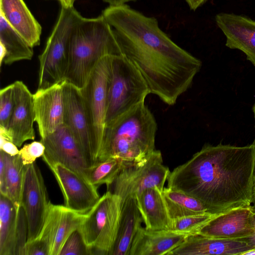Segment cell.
Returning a JSON list of instances; mask_svg holds the SVG:
<instances>
[{"label": "cell", "mask_w": 255, "mask_h": 255, "mask_svg": "<svg viewBox=\"0 0 255 255\" xmlns=\"http://www.w3.org/2000/svg\"><path fill=\"white\" fill-rule=\"evenodd\" d=\"M102 15L113 29L121 55L140 72L151 94L174 105L192 85L201 61L174 42L154 17L126 4L109 6Z\"/></svg>", "instance_id": "cell-1"}, {"label": "cell", "mask_w": 255, "mask_h": 255, "mask_svg": "<svg viewBox=\"0 0 255 255\" xmlns=\"http://www.w3.org/2000/svg\"><path fill=\"white\" fill-rule=\"evenodd\" d=\"M255 175V145L205 144L186 162L170 172L167 187L202 202L219 214L250 207Z\"/></svg>", "instance_id": "cell-2"}, {"label": "cell", "mask_w": 255, "mask_h": 255, "mask_svg": "<svg viewBox=\"0 0 255 255\" xmlns=\"http://www.w3.org/2000/svg\"><path fill=\"white\" fill-rule=\"evenodd\" d=\"M157 125L145 102L105 126L97 161L111 157L138 162L155 149Z\"/></svg>", "instance_id": "cell-3"}, {"label": "cell", "mask_w": 255, "mask_h": 255, "mask_svg": "<svg viewBox=\"0 0 255 255\" xmlns=\"http://www.w3.org/2000/svg\"><path fill=\"white\" fill-rule=\"evenodd\" d=\"M107 55H121L113 29L102 15L82 17L70 36L64 81L82 89L97 63Z\"/></svg>", "instance_id": "cell-4"}, {"label": "cell", "mask_w": 255, "mask_h": 255, "mask_svg": "<svg viewBox=\"0 0 255 255\" xmlns=\"http://www.w3.org/2000/svg\"><path fill=\"white\" fill-rule=\"evenodd\" d=\"M150 94L148 86L137 69L124 56L112 55L106 125L145 102Z\"/></svg>", "instance_id": "cell-5"}, {"label": "cell", "mask_w": 255, "mask_h": 255, "mask_svg": "<svg viewBox=\"0 0 255 255\" xmlns=\"http://www.w3.org/2000/svg\"><path fill=\"white\" fill-rule=\"evenodd\" d=\"M82 17L74 8L62 7L58 20L39 56L38 89H45L64 81L69 60L70 38Z\"/></svg>", "instance_id": "cell-6"}, {"label": "cell", "mask_w": 255, "mask_h": 255, "mask_svg": "<svg viewBox=\"0 0 255 255\" xmlns=\"http://www.w3.org/2000/svg\"><path fill=\"white\" fill-rule=\"evenodd\" d=\"M121 207V198L107 191L86 213L79 230L91 255H109L117 234Z\"/></svg>", "instance_id": "cell-7"}, {"label": "cell", "mask_w": 255, "mask_h": 255, "mask_svg": "<svg viewBox=\"0 0 255 255\" xmlns=\"http://www.w3.org/2000/svg\"><path fill=\"white\" fill-rule=\"evenodd\" d=\"M170 173L163 164L160 151L155 149L140 161H126L114 181L107 187V191L119 196L122 201L150 188L162 191Z\"/></svg>", "instance_id": "cell-8"}, {"label": "cell", "mask_w": 255, "mask_h": 255, "mask_svg": "<svg viewBox=\"0 0 255 255\" xmlns=\"http://www.w3.org/2000/svg\"><path fill=\"white\" fill-rule=\"evenodd\" d=\"M112 55H106L99 61L85 85L80 89L96 162L106 125L107 92Z\"/></svg>", "instance_id": "cell-9"}, {"label": "cell", "mask_w": 255, "mask_h": 255, "mask_svg": "<svg viewBox=\"0 0 255 255\" xmlns=\"http://www.w3.org/2000/svg\"><path fill=\"white\" fill-rule=\"evenodd\" d=\"M50 202L43 177L37 164L25 165L21 206L27 225V242L36 239L42 229Z\"/></svg>", "instance_id": "cell-10"}, {"label": "cell", "mask_w": 255, "mask_h": 255, "mask_svg": "<svg viewBox=\"0 0 255 255\" xmlns=\"http://www.w3.org/2000/svg\"><path fill=\"white\" fill-rule=\"evenodd\" d=\"M41 141L45 146L42 157L49 167L60 163L88 180L90 167L82 150L66 125L64 124L53 133L41 138Z\"/></svg>", "instance_id": "cell-11"}, {"label": "cell", "mask_w": 255, "mask_h": 255, "mask_svg": "<svg viewBox=\"0 0 255 255\" xmlns=\"http://www.w3.org/2000/svg\"><path fill=\"white\" fill-rule=\"evenodd\" d=\"M85 217L86 213L50 202L42 229L36 239L48 248L49 255H59L68 238L79 228Z\"/></svg>", "instance_id": "cell-12"}, {"label": "cell", "mask_w": 255, "mask_h": 255, "mask_svg": "<svg viewBox=\"0 0 255 255\" xmlns=\"http://www.w3.org/2000/svg\"><path fill=\"white\" fill-rule=\"evenodd\" d=\"M61 83L64 102V124L69 128L90 167L96 161L81 89L66 81Z\"/></svg>", "instance_id": "cell-13"}, {"label": "cell", "mask_w": 255, "mask_h": 255, "mask_svg": "<svg viewBox=\"0 0 255 255\" xmlns=\"http://www.w3.org/2000/svg\"><path fill=\"white\" fill-rule=\"evenodd\" d=\"M15 105L6 128H0V136L20 147L27 140H34L35 122L33 96L20 81L13 83Z\"/></svg>", "instance_id": "cell-14"}, {"label": "cell", "mask_w": 255, "mask_h": 255, "mask_svg": "<svg viewBox=\"0 0 255 255\" xmlns=\"http://www.w3.org/2000/svg\"><path fill=\"white\" fill-rule=\"evenodd\" d=\"M49 168L61 190L66 207L85 214L99 200L98 188L75 172L60 163Z\"/></svg>", "instance_id": "cell-15"}, {"label": "cell", "mask_w": 255, "mask_h": 255, "mask_svg": "<svg viewBox=\"0 0 255 255\" xmlns=\"http://www.w3.org/2000/svg\"><path fill=\"white\" fill-rule=\"evenodd\" d=\"M252 206L239 207L215 215L196 234L208 237L238 240L252 235L255 230Z\"/></svg>", "instance_id": "cell-16"}, {"label": "cell", "mask_w": 255, "mask_h": 255, "mask_svg": "<svg viewBox=\"0 0 255 255\" xmlns=\"http://www.w3.org/2000/svg\"><path fill=\"white\" fill-rule=\"evenodd\" d=\"M35 122L41 138L64 123V102L62 83L38 89L33 94Z\"/></svg>", "instance_id": "cell-17"}, {"label": "cell", "mask_w": 255, "mask_h": 255, "mask_svg": "<svg viewBox=\"0 0 255 255\" xmlns=\"http://www.w3.org/2000/svg\"><path fill=\"white\" fill-rule=\"evenodd\" d=\"M215 22L226 37V46L243 52L255 67V20L244 15L221 12Z\"/></svg>", "instance_id": "cell-18"}, {"label": "cell", "mask_w": 255, "mask_h": 255, "mask_svg": "<svg viewBox=\"0 0 255 255\" xmlns=\"http://www.w3.org/2000/svg\"><path fill=\"white\" fill-rule=\"evenodd\" d=\"M251 249L245 242L237 240L219 239L194 234L187 236L167 255H242Z\"/></svg>", "instance_id": "cell-19"}, {"label": "cell", "mask_w": 255, "mask_h": 255, "mask_svg": "<svg viewBox=\"0 0 255 255\" xmlns=\"http://www.w3.org/2000/svg\"><path fill=\"white\" fill-rule=\"evenodd\" d=\"M187 236L169 230H151L141 227L134 237L129 255H167Z\"/></svg>", "instance_id": "cell-20"}, {"label": "cell", "mask_w": 255, "mask_h": 255, "mask_svg": "<svg viewBox=\"0 0 255 255\" xmlns=\"http://www.w3.org/2000/svg\"><path fill=\"white\" fill-rule=\"evenodd\" d=\"M0 13L31 47L40 44L41 26L23 0H0Z\"/></svg>", "instance_id": "cell-21"}, {"label": "cell", "mask_w": 255, "mask_h": 255, "mask_svg": "<svg viewBox=\"0 0 255 255\" xmlns=\"http://www.w3.org/2000/svg\"><path fill=\"white\" fill-rule=\"evenodd\" d=\"M142 222L136 197L130 196L122 200L117 234L109 255H129L133 240Z\"/></svg>", "instance_id": "cell-22"}, {"label": "cell", "mask_w": 255, "mask_h": 255, "mask_svg": "<svg viewBox=\"0 0 255 255\" xmlns=\"http://www.w3.org/2000/svg\"><path fill=\"white\" fill-rule=\"evenodd\" d=\"M135 197L146 229L151 230L169 229L171 219L162 191L157 188H150L143 190Z\"/></svg>", "instance_id": "cell-23"}, {"label": "cell", "mask_w": 255, "mask_h": 255, "mask_svg": "<svg viewBox=\"0 0 255 255\" xmlns=\"http://www.w3.org/2000/svg\"><path fill=\"white\" fill-rule=\"evenodd\" d=\"M19 209L0 194V255H16Z\"/></svg>", "instance_id": "cell-24"}, {"label": "cell", "mask_w": 255, "mask_h": 255, "mask_svg": "<svg viewBox=\"0 0 255 255\" xmlns=\"http://www.w3.org/2000/svg\"><path fill=\"white\" fill-rule=\"evenodd\" d=\"M0 43L6 51L3 63L10 65L23 60H31L33 51L24 38L14 29L0 13Z\"/></svg>", "instance_id": "cell-25"}, {"label": "cell", "mask_w": 255, "mask_h": 255, "mask_svg": "<svg viewBox=\"0 0 255 255\" xmlns=\"http://www.w3.org/2000/svg\"><path fill=\"white\" fill-rule=\"evenodd\" d=\"M162 194L171 220L192 215L209 213L199 200L179 190L164 188Z\"/></svg>", "instance_id": "cell-26"}, {"label": "cell", "mask_w": 255, "mask_h": 255, "mask_svg": "<svg viewBox=\"0 0 255 255\" xmlns=\"http://www.w3.org/2000/svg\"><path fill=\"white\" fill-rule=\"evenodd\" d=\"M0 150L5 160L6 197L19 209L21 207L25 165L18 154L11 156L1 149Z\"/></svg>", "instance_id": "cell-27"}, {"label": "cell", "mask_w": 255, "mask_h": 255, "mask_svg": "<svg viewBox=\"0 0 255 255\" xmlns=\"http://www.w3.org/2000/svg\"><path fill=\"white\" fill-rule=\"evenodd\" d=\"M125 162L117 157L98 161L89 168L88 180L97 188L102 184H106L107 187L114 181Z\"/></svg>", "instance_id": "cell-28"}, {"label": "cell", "mask_w": 255, "mask_h": 255, "mask_svg": "<svg viewBox=\"0 0 255 255\" xmlns=\"http://www.w3.org/2000/svg\"><path fill=\"white\" fill-rule=\"evenodd\" d=\"M216 215L205 213L177 218L171 220L169 230L186 236L194 234Z\"/></svg>", "instance_id": "cell-29"}, {"label": "cell", "mask_w": 255, "mask_h": 255, "mask_svg": "<svg viewBox=\"0 0 255 255\" xmlns=\"http://www.w3.org/2000/svg\"><path fill=\"white\" fill-rule=\"evenodd\" d=\"M15 105L13 83L0 91V127L6 128L12 116Z\"/></svg>", "instance_id": "cell-30"}, {"label": "cell", "mask_w": 255, "mask_h": 255, "mask_svg": "<svg viewBox=\"0 0 255 255\" xmlns=\"http://www.w3.org/2000/svg\"><path fill=\"white\" fill-rule=\"evenodd\" d=\"M90 255V249L86 244L79 229L74 231L65 242L59 255Z\"/></svg>", "instance_id": "cell-31"}, {"label": "cell", "mask_w": 255, "mask_h": 255, "mask_svg": "<svg viewBox=\"0 0 255 255\" xmlns=\"http://www.w3.org/2000/svg\"><path fill=\"white\" fill-rule=\"evenodd\" d=\"M45 151V146L40 141H33L26 144L19 151L22 162L25 165L34 163L35 160L42 156Z\"/></svg>", "instance_id": "cell-32"}, {"label": "cell", "mask_w": 255, "mask_h": 255, "mask_svg": "<svg viewBox=\"0 0 255 255\" xmlns=\"http://www.w3.org/2000/svg\"><path fill=\"white\" fill-rule=\"evenodd\" d=\"M24 255H49L48 248L38 240L26 243Z\"/></svg>", "instance_id": "cell-33"}, {"label": "cell", "mask_w": 255, "mask_h": 255, "mask_svg": "<svg viewBox=\"0 0 255 255\" xmlns=\"http://www.w3.org/2000/svg\"><path fill=\"white\" fill-rule=\"evenodd\" d=\"M0 149L11 156L18 154L19 150L17 149V146L12 142L6 140L1 136H0Z\"/></svg>", "instance_id": "cell-34"}, {"label": "cell", "mask_w": 255, "mask_h": 255, "mask_svg": "<svg viewBox=\"0 0 255 255\" xmlns=\"http://www.w3.org/2000/svg\"><path fill=\"white\" fill-rule=\"evenodd\" d=\"M0 194L6 195L5 183V164L4 156L0 150Z\"/></svg>", "instance_id": "cell-35"}, {"label": "cell", "mask_w": 255, "mask_h": 255, "mask_svg": "<svg viewBox=\"0 0 255 255\" xmlns=\"http://www.w3.org/2000/svg\"><path fill=\"white\" fill-rule=\"evenodd\" d=\"M237 240L245 242L252 249H255V230L252 235L248 237L239 239Z\"/></svg>", "instance_id": "cell-36"}, {"label": "cell", "mask_w": 255, "mask_h": 255, "mask_svg": "<svg viewBox=\"0 0 255 255\" xmlns=\"http://www.w3.org/2000/svg\"><path fill=\"white\" fill-rule=\"evenodd\" d=\"M190 9L195 10L203 4L207 0H185Z\"/></svg>", "instance_id": "cell-37"}, {"label": "cell", "mask_w": 255, "mask_h": 255, "mask_svg": "<svg viewBox=\"0 0 255 255\" xmlns=\"http://www.w3.org/2000/svg\"><path fill=\"white\" fill-rule=\"evenodd\" d=\"M104 2L110 4V6H119L125 4L126 3L135 0H103Z\"/></svg>", "instance_id": "cell-38"}, {"label": "cell", "mask_w": 255, "mask_h": 255, "mask_svg": "<svg viewBox=\"0 0 255 255\" xmlns=\"http://www.w3.org/2000/svg\"><path fill=\"white\" fill-rule=\"evenodd\" d=\"M75 0H59L62 7H71L73 6V4Z\"/></svg>", "instance_id": "cell-39"}, {"label": "cell", "mask_w": 255, "mask_h": 255, "mask_svg": "<svg viewBox=\"0 0 255 255\" xmlns=\"http://www.w3.org/2000/svg\"><path fill=\"white\" fill-rule=\"evenodd\" d=\"M0 66H2L3 60L6 54V51L4 46L0 43Z\"/></svg>", "instance_id": "cell-40"}, {"label": "cell", "mask_w": 255, "mask_h": 255, "mask_svg": "<svg viewBox=\"0 0 255 255\" xmlns=\"http://www.w3.org/2000/svg\"><path fill=\"white\" fill-rule=\"evenodd\" d=\"M252 203H253L255 206V175L253 187Z\"/></svg>", "instance_id": "cell-41"}, {"label": "cell", "mask_w": 255, "mask_h": 255, "mask_svg": "<svg viewBox=\"0 0 255 255\" xmlns=\"http://www.w3.org/2000/svg\"><path fill=\"white\" fill-rule=\"evenodd\" d=\"M242 255H255V249L246 251L243 253Z\"/></svg>", "instance_id": "cell-42"}, {"label": "cell", "mask_w": 255, "mask_h": 255, "mask_svg": "<svg viewBox=\"0 0 255 255\" xmlns=\"http://www.w3.org/2000/svg\"><path fill=\"white\" fill-rule=\"evenodd\" d=\"M252 111H253V112L254 114V117L255 122V103L253 106Z\"/></svg>", "instance_id": "cell-43"}, {"label": "cell", "mask_w": 255, "mask_h": 255, "mask_svg": "<svg viewBox=\"0 0 255 255\" xmlns=\"http://www.w3.org/2000/svg\"><path fill=\"white\" fill-rule=\"evenodd\" d=\"M253 221H254V225H255V210H254V211L253 212Z\"/></svg>", "instance_id": "cell-44"}, {"label": "cell", "mask_w": 255, "mask_h": 255, "mask_svg": "<svg viewBox=\"0 0 255 255\" xmlns=\"http://www.w3.org/2000/svg\"><path fill=\"white\" fill-rule=\"evenodd\" d=\"M253 143H254L255 144V140L254 141Z\"/></svg>", "instance_id": "cell-45"}, {"label": "cell", "mask_w": 255, "mask_h": 255, "mask_svg": "<svg viewBox=\"0 0 255 255\" xmlns=\"http://www.w3.org/2000/svg\"></svg>", "instance_id": "cell-46"}]
</instances>
